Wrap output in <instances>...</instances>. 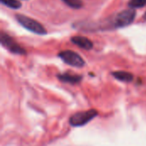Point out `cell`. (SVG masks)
Instances as JSON below:
<instances>
[{"label": "cell", "mask_w": 146, "mask_h": 146, "mask_svg": "<svg viewBox=\"0 0 146 146\" xmlns=\"http://www.w3.org/2000/svg\"><path fill=\"white\" fill-rule=\"evenodd\" d=\"M15 19L23 27H25L26 29H27L28 31H30L33 33L39 34V35H44L47 33L42 24H40L36 20H33L27 15H16Z\"/></svg>", "instance_id": "6da1fadb"}, {"label": "cell", "mask_w": 146, "mask_h": 146, "mask_svg": "<svg viewBox=\"0 0 146 146\" xmlns=\"http://www.w3.org/2000/svg\"><path fill=\"white\" fill-rule=\"evenodd\" d=\"M98 115L96 110H89L86 111H80L74 114L69 119V124L74 127H83L90 122L93 118Z\"/></svg>", "instance_id": "7a4b0ae2"}, {"label": "cell", "mask_w": 146, "mask_h": 146, "mask_svg": "<svg viewBox=\"0 0 146 146\" xmlns=\"http://www.w3.org/2000/svg\"><path fill=\"white\" fill-rule=\"evenodd\" d=\"M135 11L133 9H125L118 13L112 21V24L115 27H124L133 23L135 19Z\"/></svg>", "instance_id": "3957f363"}, {"label": "cell", "mask_w": 146, "mask_h": 146, "mask_svg": "<svg viewBox=\"0 0 146 146\" xmlns=\"http://www.w3.org/2000/svg\"><path fill=\"white\" fill-rule=\"evenodd\" d=\"M58 56L67 64L75 67V68H82L85 66L84 59L76 52L73 50H63L58 54Z\"/></svg>", "instance_id": "277c9868"}, {"label": "cell", "mask_w": 146, "mask_h": 146, "mask_svg": "<svg viewBox=\"0 0 146 146\" xmlns=\"http://www.w3.org/2000/svg\"><path fill=\"white\" fill-rule=\"evenodd\" d=\"M1 44L6 48L8 50H9L10 52L14 53V54H19V55H23L26 53V50L21 47L11 37H9L8 34L2 33H1Z\"/></svg>", "instance_id": "5b68a950"}, {"label": "cell", "mask_w": 146, "mask_h": 146, "mask_svg": "<svg viewBox=\"0 0 146 146\" xmlns=\"http://www.w3.org/2000/svg\"><path fill=\"white\" fill-rule=\"evenodd\" d=\"M71 41L75 45L79 46L81 49L86 50H89L92 49V47H93L92 42L89 38H87L84 36H74L71 38Z\"/></svg>", "instance_id": "8992f818"}, {"label": "cell", "mask_w": 146, "mask_h": 146, "mask_svg": "<svg viewBox=\"0 0 146 146\" xmlns=\"http://www.w3.org/2000/svg\"><path fill=\"white\" fill-rule=\"evenodd\" d=\"M112 75L116 80L122 82H131L133 80V75L131 73L126 71H115L112 73Z\"/></svg>", "instance_id": "52a82bcc"}, {"label": "cell", "mask_w": 146, "mask_h": 146, "mask_svg": "<svg viewBox=\"0 0 146 146\" xmlns=\"http://www.w3.org/2000/svg\"><path fill=\"white\" fill-rule=\"evenodd\" d=\"M58 79L61 81H62V82H66V83H69V84H76V83H79L81 80V77L80 76L70 74H59L58 75Z\"/></svg>", "instance_id": "ba28073f"}, {"label": "cell", "mask_w": 146, "mask_h": 146, "mask_svg": "<svg viewBox=\"0 0 146 146\" xmlns=\"http://www.w3.org/2000/svg\"><path fill=\"white\" fill-rule=\"evenodd\" d=\"M0 1L3 4L13 9H18L21 7V3L18 0H0Z\"/></svg>", "instance_id": "9c48e42d"}, {"label": "cell", "mask_w": 146, "mask_h": 146, "mask_svg": "<svg viewBox=\"0 0 146 146\" xmlns=\"http://www.w3.org/2000/svg\"><path fill=\"white\" fill-rule=\"evenodd\" d=\"M62 2L73 9H80L83 6L81 0H62Z\"/></svg>", "instance_id": "30bf717a"}, {"label": "cell", "mask_w": 146, "mask_h": 146, "mask_svg": "<svg viewBox=\"0 0 146 146\" xmlns=\"http://www.w3.org/2000/svg\"><path fill=\"white\" fill-rule=\"evenodd\" d=\"M146 5V0H130L128 6L130 9H139Z\"/></svg>", "instance_id": "8fae6325"}, {"label": "cell", "mask_w": 146, "mask_h": 146, "mask_svg": "<svg viewBox=\"0 0 146 146\" xmlns=\"http://www.w3.org/2000/svg\"><path fill=\"white\" fill-rule=\"evenodd\" d=\"M144 19L146 21V12H145V15H144Z\"/></svg>", "instance_id": "7c38bea8"}]
</instances>
